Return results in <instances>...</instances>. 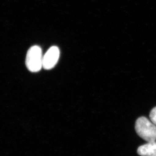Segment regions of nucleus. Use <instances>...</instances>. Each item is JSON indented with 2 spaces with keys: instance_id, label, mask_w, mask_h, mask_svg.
Here are the masks:
<instances>
[{
  "instance_id": "f257e3e1",
  "label": "nucleus",
  "mask_w": 156,
  "mask_h": 156,
  "mask_svg": "<svg viewBox=\"0 0 156 156\" xmlns=\"http://www.w3.org/2000/svg\"><path fill=\"white\" fill-rule=\"evenodd\" d=\"M135 129L137 134L147 142L156 140V125L145 117L138 118Z\"/></svg>"
},
{
  "instance_id": "f03ea898",
  "label": "nucleus",
  "mask_w": 156,
  "mask_h": 156,
  "mask_svg": "<svg viewBox=\"0 0 156 156\" xmlns=\"http://www.w3.org/2000/svg\"><path fill=\"white\" fill-rule=\"evenodd\" d=\"M42 51L38 46L30 48L26 57V65L28 69L32 72H38L43 67Z\"/></svg>"
},
{
  "instance_id": "39448f33",
  "label": "nucleus",
  "mask_w": 156,
  "mask_h": 156,
  "mask_svg": "<svg viewBox=\"0 0 156 156\" xmlns=\"http://www.w3.org/2000/svg\"><path fill=\"white\" fill-rule=\"evenodd\" d=\"M150 121L156 125V107L154 108L150 111Z\"/></svg>"
},
{
  "instance_id": "20e7f679",
  "label": "nucleus",
  "mask_w": 156,
  "mask_h": 156,
  "mask_svg": "<svg viewBox=\"0 0 156 156\" xmlns=\"http://www.w3.org/2000/svg\"><path fill=\"white\" fill-rule=\"evenodd\" d=\"M137 154L141 156H155L156 155V141L147 142V144L138 148Z\"/></svg>"
},
{
  "instance_id": "423d86ee",
  "label": "nucleus",
  "mask_w": 156,
  "mask_h": 156,
  "mask_svg": "<svg viewBox=\"0 0 156 156\" xmlns=\"http://www.w3.org/2000/svg\"></svg>"
},
{
  "instance_id": "7ed1b4c3",
  "label": "nucleus",
  "mask_w": 156,
  "mask_h": 156,
  "mask_svg": "<svg viewBox=\"0 0 156 156\" xmlns=\"http://www.w3.org/2000/svg\"><path fill=\"white\" fill-rule=\"evenodd\" d=\"M60 51L58 47L50 48L43 56V68L45 69H51L56 65L59 60Z\"/></svg>"
}]
</instances>
